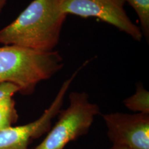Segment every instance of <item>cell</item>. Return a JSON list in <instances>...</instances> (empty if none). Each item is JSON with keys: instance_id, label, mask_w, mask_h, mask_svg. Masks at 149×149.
<instances>
[{"instance_id": "cell-2", "label": "cell", "mask_w": 149, "mask_h": 149, "mask_svg": "<svg viewBox=\"0 0 149 149\" xmlns=\"http://www.w3.org/2000/svg\"><path fill=\"white\" fill-rule=\"evenodd\" d=\"M64 66L57 51L40 52L13 45L0 47V84H13L25 95L32 94L39 83L50 79Z\"/></svg>"}, {"instance_id": "cell-4", "label": "cell", "mask_w": 149, "mask_h": 149, "mask_svg": "<svg viewBox=\"0 0 149 149\" xmlns=\"http://www.w3.org/2000/svg\"><path fill=\"white\" fill-rule=\"evenodd\" d=\"M86 61L71 77L65 80L48 109L36 120L22 126H10L0 131V149H28L32 139H37L47 133L52 127V121L58 115L70 85Z\"/></svg>"}, {"instance_id": "cell-10", "label": "cell", "mask_w": 149, "mask_h": 149, "mask_svg": "<svg viewBox=\"0 0 149 149\" xmlns=\"http://www.w3.org/2000/svg\"><path fill=\"white\" fill-rule=\"evenodd\" d=\"M18 87L11 83L0 84V101L6 97H13L19 93Z\"/></svg>"}, {"instance_id": "cell-12", "label": "cell", "mask_w": 149, "mask_h": 149, "mask_svg": "<svg viewBox=\"0 0 149 149\" xmlns=\"http://www.w3.org/2000/svg\"><path fill=\"white\" fill-rule=\"evenodd\" d=\"M108 149H128L126 147L123 146H115V145H112L111 147H110Z\"/></svg>"}, {"instance_id": "cell-5", "label": "cell", "mask_w": 149, "mask_h": 149, "mask_svg": "<svg viewBox=\"0 0 149 149\" xmlns=\"http://www.w3.org/2000/svg\"><path fill=\"white\" fill-rule=\"evenodd\" d=\"M125 3L124 0H59V7L66 15L100 19L140 42L142 31L128 17Z\"/></svg>"}, {"instance_id": "cell-3", "label": "cell", "mask_w": 149, "mask_h": 149, "mask_svg": "<svg viewBox=\"0 0 149 149\" xmlns=\"http://www.w3.org/2000/svg\"><path fill=\"white\" fill-rule=\"evenodd\" d=\"M100 113L99 106L90 102L86 93L71 92L68 107L61 110L57 122L33 149H64L70 141L88 133Z\"/></svg>"}, {"instance_id": "cell-7", "label": "cell", "mask_w": 149, "mask_h": 149, "mask_svg": "<svg viewBox=\"0 0 149 149\" xmlns=\"http://www.w3.org/2000/svg\"><path fill=\"white\" fill-rule=\"evenodd\" d=\"M124 106L136 113L149 114V93L139 84L135 93L124 101Z\"/></svg>"}, {"instance_id": "cell-11", "label": "cell", "mask_w": 149, "mask_h": 149, "mask_svg": "<svg viewBox=\"0 0 149 149\" xmlns=\"http://www.w3.org/2000/svg\"><path fill=\"white\" fill-rule=\"evenodd\" d=\"M7 0H0V13L2 11L3 7L6 4Z\"/></svg>"}, {"instance_id": "cell-1", "label": "cell", "mask_w": 149, "mask_h": 149, "mask_svg": "<svg viewBox=\"0 0 149 149\" xmlns=\"http://www.w3.org/2000/svg\"><path fill=\"white\" fill-rule=\"evenodd\" d=\"M67 15L59 0H33L12 23L0 30V43L40 52L58 44Z\"/></svg>"}, {"instance_id": "cell-9", "label": "cell", "mask_w": 149, "mask_h": 149, "mask_svg": "<svg viewBox=\"0 0 149 149\" xmlns=\"http://www.w3.org/2000/svg\"><path fill=\"white\" fill-rule=\"evenodd\" d=\"M132 6L139 19L144 35L149 37V0H124Z\"/></svg>"}, {"instance_id": "cell-6", "label": "cell", "mask_w": 149, "mask_h": 149, "mask_svg": "<svg viewBox=\"0 0 149 149\" xmlns=\"http://www.w3.org/2000/svg\"><path fill=\"white\" fill-rule=\"evenodd\" d=\"M113 145L149 149V114L112 113L102 115Z\"/></svg>"}, {"instance_id": "cell-8", "label": "cell", "mask_w": 149, "mask_h": 149, "mask_svg": "<svg viewBox=\"0 0 149 149\" xmlns=\"http://www.w3.org/2000/svg\"><path fill=\"white\" fill-rule=\"evenodd\" d=\"M13 97H6L0 101V131L13 126L18 120L15 101Z\"/></svg>"}]
</instances>
